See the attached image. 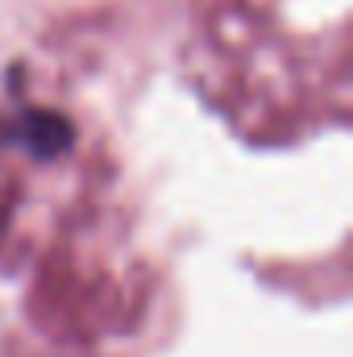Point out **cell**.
<instances>
[{
	"instance_id": "cell-1",
	"label": "cell",
	"mask_w": 353,
	"mask_h": 357,
	"mask_svg": "<svg viewBox=\"0 0 353 357\" xmlns=\"http://www.w3.org/2000/svg\"><path fill=\"white\" fill-rule=\"evenodd\" d=\"M13 142L25 146L33 158H54V154H67L71 142H75V125L50 108H29L17 116L13 125Z\"/></svg>"
},
{
	"instance_id": "cell-2",
	"label": "cell",
	"mask_w": 353,
	"mask_h": 357,
	"mask_svg": "<svg viewBox=\"0 0 353 357\" xmlns=\"http://www.w3.org/2000/svg\"><path fill=\"white\" fill-rule=\"evenodd\" d=\"M0 233H4V216H0Z\"/></svg>"
}]
</instances>
